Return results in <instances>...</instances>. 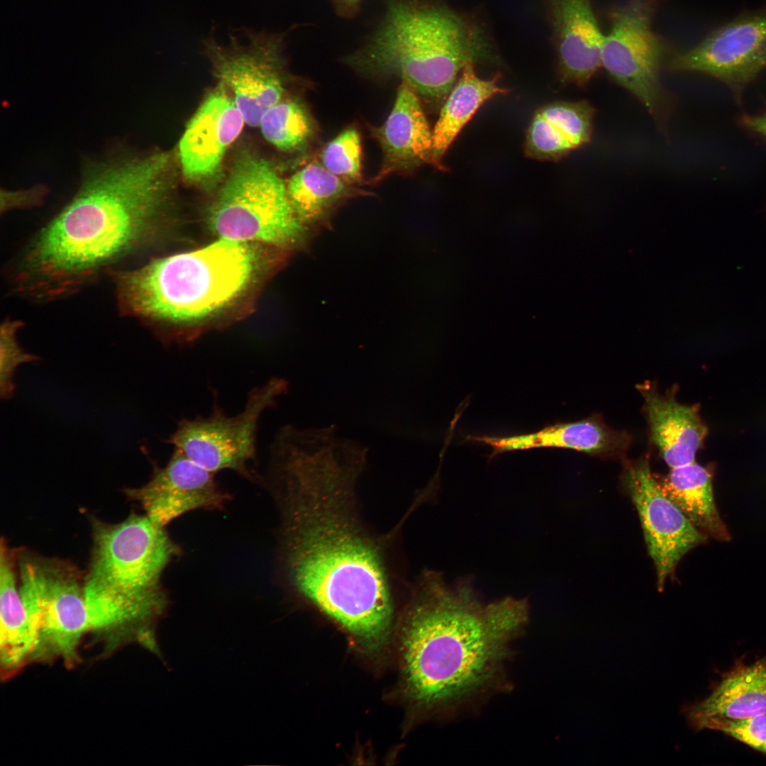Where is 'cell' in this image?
Here are the masks:
<instances>
[{
    "instance_id": "obj_1",
    "label": "cell",
    "mask_w": 766,
    "mask_h": 766,
    "mask_svg": "<svg viewBox=\"0 0 766 766\" xmlns=\"http://www.w3.org/2000/svg\"><path fill=\"white\" fill-rule=\"evenodd\" d=\"M363 465L335 447L296 445L270 457L267 479L281 506L291 588L376 652L387 641L393 611L379 546L356 510Z\"/></svg>"
},
{
    "instance_id": "obj_2",
    "label": "cell",
    "mask_w": 766,
    "mask_h": 766,
    "mask_svg": "<svg viewBox=\"0 0 766 766\" xmlns=\"http://www.w3.org/2000/svg\"><path fill=\"white\" fill-rule=\"evenodd\" d=\"M170 167L164 152L140 155L125 147L87 163L73 199L25 250L16 271L18 291L60 298L138 252L156 228Z\"/></svg>"
},
{
    "instance_id": "obj_3",
    "label": "cell",
    "mask_w": 766,
    "mask_h": 766,
    "mask_svg": "<svg viewBox=\"0 0 766 766\" xmlns=\"http://www.w3.org/2000/svg\"><path fill=\"white\" fill-rule=\"evenodd\" d=\"M411 590L401 628L405 691L418 707L450 714L500 682L529 601L487 602L472 576L448 584L427 569Z\"/></svg>"
},
{
    "instance_id": "obj_4",
    "label": "cell",
    "mask_w": 766,
    "mask_h": 766,
    "mask_svg": "<svg viewBox=\"0 0 766 766\" xmlns=\"http://www.w3.org/2000/svg\"><path fill=\"white\" fill-rule=\"evenodd\" d=\"M179 553L165 527L145 514L116 523L94 521L84 592L88 633L106 652L131 641L156 649L153 626L167 602L161 575Z\"/></svg>"
},
{
    "instance_id": "obj_5",
    "label": "cell",
    "mask_w": 766,
    "mask_h": 766,
    "mask_svg": "<svg viewBox=\"0 0 766 766\" xmlns=\"http://www.w3.org/2000/svg\"><path fill=\"white\" fill-rule=\"evenodd\" d=\"M384 15L346 64L372 77L400 78L440 109L463 68L494 57L481 27L428 0H384Z\"/></svg>"
},
{
    "instance_id": "obj_6",
    "label": "cell",
    "mask_w": 766,
    "mask_h": 766,
    "mask_svg": "<svg viewBox=\"0 0 766 766\" xmlns=\"http://www.w3.org/2000/svg\"><path fill=\"white\" fill-rule=\"evenodd\" d=\"M248 244L219 238L136 269L111 271L121 311L171 325L206 318L236 299L251 281L256 257Z\"/></svg>"
},
{
    "instance_id": "obj_7",
    "label": "cell",
    "mask_w": 766,
    "mask_h": 766,
    "mask_svg": "<svg viewBox=\"0 0 766 766\" xmlns=\"http://www.w3.org/2000/svg\"><path fill=\"white\" fill-rule=\"evenodd\" d=\"M208 222L219 238L245 243L294 248L306 245L313 235L298 218L273 165L249 154L234 164Z\"/></svg>"
},
{
    "instance_id": "obj_8",
    "label": "cell",
    "mask_w": 766,
    "mask_h": 766,
    "mask_svg": "<svg viewBox=\"0 0 766 766\" xmlns=\"http://www.w3.org/2000/svg\"><path fill=\"white\" fill-rule=\"evenodd\" d=\"M18 563L19 592L37 633L31 661L73 666L88 633L84 579L62 560L22 554Z\"/></svg>"
},
{
    "instance_id": "obj_9",
    "label": "cell",
    "mask_w": 766,
    "mask_h": 766,
    "mask_svg": "<svg viewBox=\"0 0 766 766\" xmlns=\"http://www.w3.org/2000/svg\"><path fill=\"white\" fill-rule=\"evenodd\" d=\"M287 390L286 380L272 377L250 389L238 413L227 414L216 402L207 416L179 420L167 442L213 473L231 470L253 480L261 418Z\"/></svg>"
},
{
    "instance_id": "obj_10",
    "label": "cell",
    "mask_w": 766,
    "mask_h": 766,
    "mask_svg": "<svg viewBox=\"0 0 766 766\" xmlns=\"http://www.w3.org/2000/svg\"><path fill=\"white\" fill-rule=\"evenodd\" d=\"M659 0H626L609 14L601 67L653 113L662 100L660 72L670 47L653 28Z\"/></svg>"
},
{
    "instance_id": "obj_11",
    "label": "cell",
    "mask_w": 766,
    "mask_h": 766,
    "mask_svg": "<svg viewBox=\"0 0 766 766\" xmlns=\"http://www.w3.org/2000/svg\"><path fill=\"white\" fill-rule=\"evenodd\" d=\"M204 45L216 74L233 91L245 122L259 126L284 91L283 35L250 33L245 41L233 37L228 45L211 38Z\"/></svg>"
},
{
    "instance_id": "obj_12",
    "label": "cell",
    "mask_w": 766,
    "mask_h": 766,
    "mask_svg": "<svg viewBox=\"0 0 766 766\" xmlns=\"http://www.w3.org/2000/svg\"><path fill=\"white\" fill-rule=\"evenodd\" d=\"M669 68L713 77L740 103L746 87L766 69V5L742 12L691 49L672 55Z\"/></svg>"
},
{
    "instance_id": "obj_13",
    "label": "cell",
    "mask_w": 766,
    "mask_h": 766,
    "mask_svg": "<svg viewBox=\"0 0 766 766\" xmlns=\"http://www.w3.org/2000/svg\"><path fill=\"white\" fill-rule=\"evenodd\" d=\"M622 483L637 509L648 552L655 567L657 589L661 592L683 556L704 543L708 536L663 494L648 457L627 465Z\"/></svg>"
},
{
    "instance_id": "obj_14",
    "label": "cell",
    "mask_w": 766,
    "mask_h": 766,
    "mask_svg": "<svg viewBox=\"0 0 766 766\" xmlns=\"http://www.w3.org/2000/svg\"><path fill=\"white\" fill-rule=\"evenodd\" d=\"M150 479L126 494L138 501L152 521L165 527L179 516L196 509H221L229 499L213 473L174 448L167 463L154 465Z\"/></svg>"
},
{
    "instance_id": "obj_15",
    "label": "cell",
    "mask_w": 766,
    "mask_h": 766,
    "mask_svg": "<svg viewBox=\"0 0 766 766\" xmlns=\"http://www.w3.org/2000/svg\"><path fill=\"white\" fill-rule=\"evenodd\" d=\"M221 91L206 99L179 142L182 172L192 182H205L218 174L225 152L245 123L234 101Z\"/></svg>"
},
{
    "instance_id": "obj_16",
    "label": "cell",
    "mask_w": 766,
    "mask_h": 766,
    "mask_svg": "<svg viewBox=\"0 0 766 766\" xmlns=\"http://www.w3.org/2000/svg\"><path fill=\"white\" fill-rule=\"evenodd\" d=\"M560 80L586 85L601 67L604 34L592 0H545Z\"/></svg>"
},
{
    "instance_id": "obj_17",
    "label": "cell",
    "mask_w": 766,
    "mask_h": 766,
    "mask_svg": "<svg viewBox=\"0 0 766 766\" xmlns=\"http://www.w3.org/2000/svg\"><path fill=\"white\" fill-rule=\"evenodd\" d=\"M383 152L378 182L399 172L433 165V135L420 97L405 82L399 87L393 109L384 124L374 131Z\"/></svg>"
},
{
    "instance_id": "obj_18",
    "label": "cell",
    "mask_w": 766,
    "mask_h": 766,
    "mask_svg": "<svg viewBox=\"0 0 766 766\" xmlns=\"http://www.w3.org/2000/svg\"><path fill=\"white\" fill-rule=\"evenodd\" d=\"M645 400L651 438L672 468L695 462L708 428L699 415V405L679 403L675 392L660 394L648 382L637 385Z\"/></svg>"
},
{
    "instance_id": "obj_19",
    "label": "cell",
    "mask_w": 766,
    "mask_h": 766,
    "mask_svg": "<svg viewBox=\"0 0 766 766\" xmlns=\"http://www.w3.org/2000/svg\"><path fill=\"white\" fill-rule=\"evenodd\" d=\"M467 440L491 446L492 455L535 448H561L593 455H619L628 448L631 438L606 426L597 416L550 426L533 433L506 437L467 436Z\"/></svg>"
},
{
    "instance_id": "obj_20",
    "label": "cell",
    "mask_w": 766,
    "mask_h": 766,
    "mask_svg": "<svg viewBox=\"0 0 766 766\" xmlns=\"http://www.w3.org/2000/svg\"><path fill=\"white\" fill-rule=\"evenodd\" d=\"M594 109L584 101H555L538 109L526 131L527 157L556 161L587 143Z\"/></svg>"
},
{
    "instance_id": "obj_21",
    "label": "cell",
    "mask_w": 766,
    "mask_h": 766,
    "mask_svg": "<svg viewBox=\"0 0 766 766\" xmlns=\"http://www.w3.org/2000/svg\"><path fill=\"white\" fill-rule=\"evenodd\" d=\"M766 714V655L747 665L743 658L721 676L711 694L686 709L694 727L709 717L745 718Z\"/></svg>"
},
{
    "instance_id": "obj_22",
    "label": "cell",
    "mask_w": 766,
    "mask_h": 766,
    "mask_svg": "<svg viewBox=\"0 0 766 766\" xmlns=\"http://www.w3.org/2000/svg\"><path fill=\"white\" fill-rule=\"evenodd\" d=\"M0 621L1 675L8 678L30 661L37 634L17 585L13 557L4 540L0 550Z\"/></svg>"
},
{
    "instance_id": "obj_23",
    "label": "cell",
    "mask_w": 766,
    "mask_h": 766,
    "mask_svg": "<svg viewBox=\"0 0 766 766\" xmlns=\"http://www.w3.org/2000/svg\"><path fill=\"white\" fill-rule=\"evenodd\" d=\"M655 478L663 494L696 528L714 539L730 540V533L716 508L709 466L694 462L672 468L665 477Z\"/></svg>"
},
{
    "instance_id": "obj_24",
    "label": "cell",
    "mask_w": 766,
    "mask_h": 766,
    "mask_svg": "<svg viewBox=\"0 0 766 766\" xmlns=\"http://www.w3.org/2000/svg\"><path fill=\"white\" fill-rule=\"evenodd\" d=\"M499 74L492 79L480 78L474 64H467L440 109L432 131L433 165L444 170L442 160L462 128L487 101L509 90L499 85Z\"/></svg>"
},
{
    "instance_id": "obj_25",
    "label": "cell",
    "mask_w": 766,
    "mask_h": 766,
    "mask_svg": "<svg viewBox=\"0 0 766 766\" xmlns=\"http://www.w3.org/2000/svg\"><path fill=\"white\" fill-rule=\"evenodd\" d=\"M292 205L299 220L312 233L328 228L335 210L358 190L313 162L296 172L287 184Z\"/></svg>"
},
{
    "instance_id": "obj_26",
    "label": "cell",
    "mask_w": 766,
    "mask_h": 766,
    "mask_svg": "<svg viewBox=\"0 0 766 766\" xmlns=\"http://www.w3.org/2000/svg\"><path fill=\"white\" fill-rule=\"evenodd\" d=\"M260 126L266 140L284 151L301 150L314 131L306 109L294 100H280L273 105L263 115Z\"/></svg>"
},
{
    "instance_id": "obj_27",
    "label": "cell",
    "mask_w": 766,
    "mask_h": 766,
    "mask_svg": "<svg viewBox=\"0 0 766 766\" xmlns=\"http://www.w3.org/2000/svg\"><path fill=\"white\" fill-rule=\"evenodd\" d=\"M322 165L342 179L358 182L361 173V141L355 128H348L330 141L321 154Z\"/></svg>"
},
{
    "instance_id": "obj_28",
    "label": "cell",
    "mask_w": 766,
    "mask_h": 766,
    "mask_svg": "<svg viewBox=\"0 0 766 766\" xmlns=\"http://www.w3.org/2000/svg\"><path fill=\"white\" fill-rule=\"evenodd\" d=\"M22 326L19 321L7 320L1 326L0 396L4 400L13 396V377L18 366L39 360V357L26 353L18 344L16 334Z\"/></svg>"
},
{
    "instance_id": "obj_29",
    "label": "cell",
    "mask_w": 766,
    "mask_h": 766,
    "mask_svg": "<svg viewBox=\"0 0 766 766\" xmlns=\"http://www.w3.org/2000/svg\"><path fill=\"white\" fill-rule=\"evenodd\" d=\"M694 728L721 731L766 755V714L738 718L712 716Z\"/></svg>"
},
{
    "instance_id": "obj_30",
    "label": "cell",
    "mask_w": 766,
    "mask_h": 766,
    "mask_svg": "<svg viewBox=\"0 0 766 766\" xmlns=\"http://www.w3.org/2000/svg\"><path fill=\"white\" fill-rule=\"evenodd\" d=\"M739 123L746 130L766 140V110L754 115L744 114L740 118Z\"/></svg>"
},
{
    "instance_id": "obj_31",
    "label": "cell",
    "mask_w": 766,
    "mask_h": 766,
    "mask_svg": "<svg viewBox=\"0 0 766 766\" xmlns=\"http://www.w3.org/2000/svg\"><path fill=\"white\" fill-rule=\"evenodd\" d=\"M362 0H331L335 12L346 18L355 16L360 11Z\"/></svg>"
}]
</instances>
